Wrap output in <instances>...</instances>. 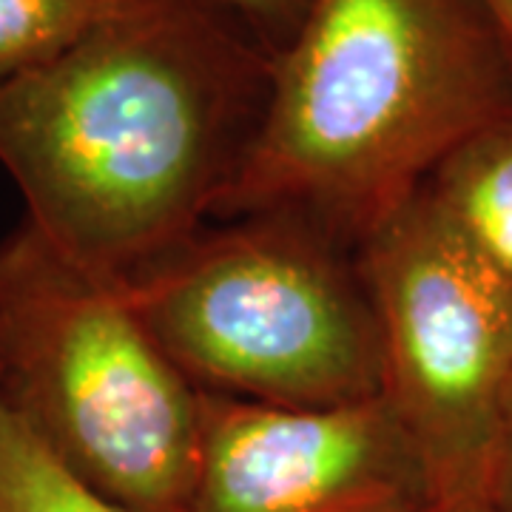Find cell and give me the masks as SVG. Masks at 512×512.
<instances>
[{"label": "cell", "instance_id": "obj_1", "mask_svg": "<svg viewBox=\"0 0 512 512\" xmlns=\"http://www.w3.org/2000/svg\"><path fill=\"white\" fill-rule=\"evenodd\" d=\"M276 52L208 0H134L0 89V165L40 237L126 285L220 217Z\"/></svg>", "mask_w": 512, "mask_h": 512}, {"label": "cell", "instance_id": "obj_2", "mask_svg": "<svg viewBox=\"0 0 512 512\" xmlns=\"http://www.w3.org/2000/svg\"><path fill=\"white\" fill-rule=\"evenodd\" d=\"M510 114L512 55L481 0H311L220 217H293L359 254Z\"/></svg>", "mask_w": 512, "mask_h": 512}, {"label": "cell", "instance_id": "obj_3", "mask_svg": "<svg viewBox=\"0 0 512 512\" xmlns=\"http://www.w3.org/2000/svg\"><path fill=\"white\" fill-rule=\"evenodd\" d=\"M0 402L94 493L126 512H188L200 390L123 285L23 220L0 242Z\"/></svg>", "mask_w": 512, "mask_h": 512}, {"label": "cell", "instance_id": "obj_4", "mask_svg": "<svg viewBox=\"0 0 512 512\" xmlns=\"http://www.w3.org/2000/svg\"><path fill=\"white\" fill-rule=\"evenodd\" d=\"M202 393L282 407L382 396V342L359 254L279 214L205 225L123 285Z\"/></svg>", "mask_w": 512, "mask_h": 512}, {"label": "cell", "instance_id": "obj_5", "mask_svg": "<svg viewBox=\"0 0 512 512\" xmlns=\"http://www.w3.org/2000/svg\"><path fill=\"white\" fill-rule=\"evenodd\" d=\"M359 265L382 342V396L427 481L430 512L490 504L512 396V288L419 197L367 239Z\"/></svg>", "mask_w": 512, "mask_h": 512}, {"label": "cell", "instance_id": "obj_6", "mask_svg": "<svg viewBox=\"0 0 512 512\" xmlns=\"http://www.w3.org/2000/svg\"><path fill=\"white\" fill-rule=\"evenodd\" d=\"M188 512H430L421 461L384 396L282 407L202 393Z\"/></svg>", "mask_w": 512, "mask_h": 512}, {"label": "cell", "instance_id": "obj_7", "mask_svg": "<svg viewBox=\"0 0 512 512\" xmlns=\"http://www.w3.org/2000/svg\"><path fill=\"white\" fill-rule=\"evenodd\" d=\"M421 191L512 288V114L464 140Z\"/></svg>", "mask_w": 512, "mask_h": 512}, {"label": "cell", "instance_id": "obj_8", "mask_svg": "<svg viewBox=\"0 0 512 512\" xmlns=\"http://www.w3.org/2000/svg\"><path fill=\"white\" fill-rule=\"evenodd\" d=\"M134 0H0V89L69 52Z\"/></svg>", "mask_w": 512, "mask_h": 512}, {"label": "cell", "instance_id": "obj_9", "mask_svg": "<svg viewBox=\"0 0 512 512\" xmlns=\"http://www.w3.org/2000/svg\"><path fill=\"white\" fill-rule=\"evenodd\" d=\"M0 512H126L74 478L0 402Z\"/></svg>", "mask_w": 512, "mask_h": 512}, {"label": "cell", "instance_id": "obj_10", "mask_svg": "<svg viewBox=\"0 0 512 512\" xmlns=\"http://www.w3.org/2000/svg\"><path fill=\"white\" fill-rule=\"evenodd\" d=\"M208 3L237 15L274 52H282L293 32L299 29L311 0H208Z\"/></svg>", "mask_w": 512, "mask_h": 512}, {"label": "cell", "instance_id": "obj_11", "mask_svg": "<svg viewBox=\"0 0 512 512\" xmlns=\"http://www.w3.org/2000/svg\"><path fill=\"white\" fill-rule=\"evenodd\" d=\"M490 507H495L498 512H512V396L504 421H501L498 444H495Z\"/></svg>", "mask_w": 512, "mask_h": 512}, {"label": "cell", "instance_id": "obj_12", "mask_svg": "<svg viewBox=\"0 0 512 512\" xmlns=\"http://www.w3.org/2000/svg\"><path fill=\"white\" fill-rule=\"evenodd\" d=\"M481 6L490 12V18L498 26V32H501L512 55V0H481Z\"/></svg>", "mask_w": 512, "mask_h": 512}, {"label": "cell", "instance_id": "obj_13", "mask_svg": "<svg viewBox=\"0 0 512 512\" xmlns=\"http://www.w3.org/2000/svg\"><path fill=\"white\" fill-rule=\"evenodd\" d=\"M439 512H498L490 504H461V507H450V510H439Z\"/></svg>", "mask_w": 512, "mask_h": 512}]
</instances>
